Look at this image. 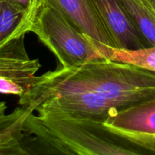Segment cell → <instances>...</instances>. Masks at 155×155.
I'll return each instance as SVG.
<instances>
[{
    "label": "cell",
    "instance_id": "obj_1",
    "mask_svg": "<svg viewBox=\"0 0 155 155\" xmlns=\"http://www.w3.org/2000/svg\"><path fill=\"white\" fill-rule=\"evenodd\" d=\"M79 92L99 95L124 109L155 98V73L105 58L95 59L38 77L19 104L34 112L35 106L45 98Z\"/></svg>",
    "mask_w": 155,
    "mask_h": 155
},
{
    "label": "cell",
    "instance_id": "obj_2",
    "mask_svg": "<svg viewBox=\"0 0 155 155\" xmlns=\"http://www.w3.org/2000/svg\"><path fill=\"white\" fill-rule=\"evenodd\" d=\"M36 111L24 129L26 136H33L30 148L39 149L37 154H155V147L112 131L103 121L61 110Z\"/></svg>",
    "mask_w": 155,
    "mask_h": 155
},
{
    "label": "cell",
    "instance_id": "obj_3",
    "mask_svg": "<svg viewBox=\"0 0 155 155\" xmlns=\"http://www.w3.org/2000/svg\"><path fill=\"white\" fill-rule=\"evenodd\" d=\"M31 32L56 56L61 68L102 58L95 40L77 29L57 8L41 2Z\"/></svg>",
    "mask_w": 155,
    "mask_h": 155
},
{
    "label": "cell",
    "instance_id": "obj_4",
    "mask_svg": "<svg viewBox=\"0 0 155 155\" xmlns=\"http://www.w3.org/2000/svg\"><path fill=\"white\" fill-rule=\"evenodd\" d=\"M24 36L12 39L0 46V93L25 98L38 80L36 74L41 64L29 57Z\"/></svg>",
    "mask_w": 155,
    "mask_h": 155
},
{
    "label": "cell",
    "instance_id": "obj_5",
    "mask_svg": "<svg viewBox=\"0 0 155 155\" xmlns=\"http://www.w3.org/2000/svg\"><path fill=\"white\" fill-rule=\"evenodd\" d=\"M104 124L112 131L155 147V98L119 110Z\"/></svg>",
    "mask_w": 155,
    "mask_h": 155
},
{
    "label": "cell",
    "instance_id": "obj_6",
    "mask_svg": "<svg viewBox=\"0 0 155 155\" xmlns=\"http://www.w3.org/2000/svg\"><path fill=\"white\" fill-rule=\"evenodd\" d=\"M61 12L77 29L92 39L104 45L117 48L116 42L92 0H41Z\"/></svg>",
    "mask_w": 155,
    "mask_h": 155
},
{
    "label": "cell",
    "instance_id": "obj_7",
    "mask_svg": "<svg viewBox=\"0 0 155 155\" xmlns=\"http://www.w3.org/2000/svg\"><path fill=\"white\" fill-rule=\"evenodd\" d=\"M117 48L139 49L150 47L127 16L119 0H92Z\"/></svg>",
    "mask_w": 155,
    "mask_h": 155
},
{
    "label": "cell",
    "instance_id": "obj_8",
    "mask_svg": "<svg viewBox=\"0 0 155 155\" xmlns=\"http://www.w3.org/2000/svg\"><path fill=\"white\" fill-rule=\"evenodd\" d=\"M33 112L21 106L0 119V155L29 154L24 123Z\"/></svg>",
    "mask_w": 155,
    "mask_h": 155
},
{
    "label": "cell",
    "instance_id": "obj_9",
    "mask_svg": "<svg viewBox=\"0 0 155 155\" xmlns=\"http://www.w3.org/2000/svg\"><path fill=\"white\" fill-rule=\"evenodd\" d=\"M33 20L12 0H0V46L31 32Z\"/></svg>",
    "mask_w": 155,
    "mask_h": 155
},
{
    "label": "cell",
    "instance_id": "obj_10",
    "mask_svg": "<svg viewBox=\"0 0 155 155\" xmlns=\"http://www.w3.org/2000/svg\"><path fill=\"white\" fill-rule=\"evenodd\" d=\"M95 43L103 58L136 65L155 73V46L125 49L109 46L95 40Z\"/></svg>",
    "mask_w": 155,
    "mask_h": 155
},
{
    "label": "cell",
    "instance_id": "obj_11",
    "mask_svg": "<svg viewBox=\"0 0 155 155\" xmlns=\"http://www.w3.org/2000/svg\"><path fill=\"white\" fill-rule=\"evenodd\" d=\"M127 16L150 46H155V16L142 0H119Z\"/></svg>",
    "mask_w": 155,
    "mask_h": 155
},
{
    "label": "cell",
    "instance_id": "obj_12",
    "mask_svg": "<svg viewBox=\"0 0 155 155\" xmlns=\"http://www.w3.org/2000/svg\"><path fill=\"white\" fill-rule=\"evenodd\" d=\"M35 18L36 12L41 4V0H12Z\"/></svg>",
    "mask_w": 155,
    "mask_h": 155
},
{
    "label": "cell",
    "instance_id": "obj_13",
    "mask_svg": "<svg viewBox=\"0 0 155 155\" xmlns=\"http://www.w3.org/2000/svg\"><path fill=\"white\" fill-rule=\"evenodd\" d=\"M142 2L155 16V0H142Z\"/></svg>",
    "mask_w": 155,
    "mask_h": 155
},
{
    "label": "cell",
    "instance_id": "obj_14",
    "mask_svg": "<svg viewBox=\"0 0 155 155\" xmlns=\"http://www.w3.org/2000/svg\"><path fill=\"white\" fill-rule=\"evenodd\" d=\"M7 109V105L5 102L0 101V117L5 115V110Z\"/></svg>",
    "mask_w": 155,
    "mask_h": 155
},
{
    "label": "cell",
    "instance_id": "obj_15",
    "mask_svg": "<svg viewBox=\"0 0 155 155\" xmlns=\"http://www.w3.org/2000/svg\"><path fill=\"white\" fill-rule=\"evenodd\" d=\"M154 144H155V139L154 140Z\"/></svg>",
    "mask_w": 155,
    "mask_h": 155
}]
</instances>
